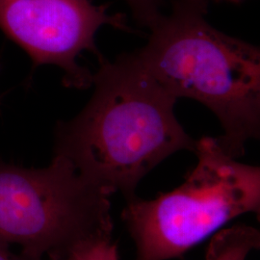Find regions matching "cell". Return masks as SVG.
Wrapping results in <instances>:
<instances>
[{"label": "cell", "mask_w": 260, "mask_h": 260, "mask_svg": "<svg viewBox=\"0 0 260 260\" xmlns=\"http://www.w3.org/2000/svg\"><path fill=\"white\" fill-rule=\"evenodd\" d=\"M99 62L89 103L57 124L54 155L107 194L129 201L152 169L177 151L194 152L197 141L177 120V99L143 70L133 51Z\"/></svg>", "instance_id": "6da1fadb"}, {"label": "cell", "mask_w": 260, "mask_h": 260, "mask_svg": "<svg viewBox=\"0 0 260 260\" xmlns=\"http://www.w3.org/2000/svg\"><path fill=\"white\" fill-rule=\"evenodd\" d=\"M208 0H176L133 51L143 70L177 100L191 99L213 112L223 134L216 140L241 157L260 134V50L213 27Z\"/></svg>", "instance_id": "7a4b0ae2"}, {"label": "cell", "mask_w": 260, "mask_h": 260, "mask_svg": "<svg viewBox=\"0 0 260 260\" xmlns=\"http://www.w3.org/2000/svg\"><path fill=\"white\" fill-rule=\"evenodd\" d=\"M195 168L176 189L152 200L135 197L121 212L136 260L181 257L234 218L259 214L260 169L228 155L216 138L197 141Z\"/></svg>", "instance_id": "3957f363"}, {"label": "cell", "mask_w": 260, "mask_h": 260, "mask_svg": "<svg viewBox=\"0 0 260 260\" xmlns=\"http://www.w3.org/2000/svg\"><path fill=\"white\" fill-rule=\"evenodd\" d=\"M109 198L58 155L44 168L0 163V242L47 259L84 238L112 233Z\"/></svg>", "instance_id": "277c9868"}, {"label": "cell", "mask_w": 260, "mask_h": 260, "mask_svg": "<svg viewBox=\"0 0 260 260\" xmlns=\"http://www.w3.org/2000/svg\"><path fill=\"white\" fill-rule=\"evenodd\" d=\"M103 25L131 31L121 14L93 0H0V29L22 47L34 67L54 65L68 88L87 89L93 74L78 64L84 51L101 59L95 34Z\"/></svg>", "instance_id": "5b68a950"}, {"label": "cell", "mask_w": 260, "mask_h": 260, "mask_svg": "<svg viewBox=\"0 0 260 260\" xmlns=\"http://www.w3.org/2000/svg\"><path fill=\"white\" fill-rule=\"evenodd\" d=\"M260 233L256 229L237 224L214 234L206 250V260H246L259 249Z\"/></svg>", "instance_id": "8992f818"}, {"label": "cell", "mask_w": 260, "mask_h": 260, "mask_svg": "<svg viewBox=\"0 0 260 260\" xmlns=\"http://www.w3.org/2000/svg\"><path fill=\"white\" fill-rule=\"evenodd\" d=\"M47 260H120V256L112 233H103L76 242Z\"/></svg>", "instance_id": "52a82bcc"}, {"label": "cell", "mask_w": 260, "mask_h": 260, "mask_svg": "<svg viewBox=\"0 0 260 260\" xmlns=\"http://www.w3.org/2000/svg\"><path fill=\"white\" fill-rule=\"evenodd\" d=\"M135 21L143 27L150 29L163 15L164 0H125Z\"/></svg>", "instance_id": "ba28073f"}, {"label": "cell", "mask_w": 260, "mask_h": 260, "mask_svg": "<svg viewBox=\"0 0 260 260\" xmlns=\"http://www.w3.org/2000/svg\"><path fill=\"white\" fill-rule=\"evenodd\" d=\"M0 260H47L32 256L22 251L15 252L12 247L0 242Z\"/></svg>", "instance_id": "9c48e42d"}, {"label": "cell", "mask_w": 260, "mask_h": 260, "mask_svg": "<svg viewBox=\"0 0 260 260\" xmlns=\"http://www.w3.org/2000/svg\"><path fill=\"white\" fill-rule=\"evenodd\" d=\"M215 2H228V3H233V4H240L244 2L245 0H213Z\"/></svg>", "instance_id": "30bf717a"}]
</instances>
